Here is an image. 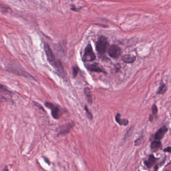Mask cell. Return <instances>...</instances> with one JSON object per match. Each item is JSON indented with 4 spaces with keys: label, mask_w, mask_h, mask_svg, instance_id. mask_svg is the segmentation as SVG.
Instances as JSON below:
<instances>
[{
    "label": "cell",
    "mask_w": 171,
    "mask_h": 171,
    "mask_svg": "<svg viewBox=\"0 0 171 171\" xmlns=\"http://www.w3.org/2000/svg\"><path fill=\"white\" fill-rule=\"evenodd\" d=\"M44 48L48 63L56 71L57 74L59 75V76L62 78H65L66 74L63 65L60 61L56 58L55 55L49 45L47 43H44Z\"/></svg>",
    "instance_id": "6da1fadb"
},
{
    "label": "cell",
    "mask_w": 171,
    "mask_h": 171,
    "mask_svg": "<svg viewBox=\"0 0 171 171\" xmlns=\"http://www.w3.org/2000/svg\"><path fill=\"white\" fill-rule=\"evenodd\" d=\"M108 42L107 39L104 36H100L96 42V50L98 54L100 55H103L107 52L108 47Z\"/></svg>",
    "instance_id": "7a4b0ae2"
},
{
    "label": "cell",
    "mask_w": 171,
    "mask_h": 171,
    "mask_svg": "<svg viewBox=\"0 0 171 171\" xmlns=\"http://www.w3.org/2000/svg\"><path fill=\"white\" fill-rule=\"evenodd\" d=\"M45 106L47 108L51 110L52 116L55 119H59L62 114V111L60 107L57 105H55L53 103L46 102L45 103Z\"/></svg>",
    "instance_id": "3957f363"
},
{
    "label": "cell",
    "mask_w": 171,
    "mask_h": 171,
    "mask_svg": "<svg viewBox=\"0 0 171 171\" xmlns=\"http://www.w3.org/2000/svg\"><path fill=\"white\" fill-rule=\"evenodd\" d=\"M96 59V56L94 53L92 46L91 44H89L85 49L84 54L83 56L82 60L84 62H92L95 60Z\"/></svg>",
    "instance_id": "277c9868"
},
{
    "label": "cell",
    "mask_w": 171,
    "mask_h": 171,
    "mask_svg": "<svg viewBox=\"0 0 171 171\" xmlns=\"http://www.w3.org/2000/svg\"><path fill=\"white\" fill-rule=\"evenodd\" d=\"M12 92L9 90L7 87L0 83V99L7 100L8 96H11Z\"/></svg>",
    "instance_id": "5b68a950"
},
{
    "label": "cell",
    "mask_w": 171,
    "mask_h": 171,
    "mask_svg": "<svg viewBox=\"0 0 171 171\" xmlns=\"http://www.w3.org/2000/svg\"><path fill=\"white\" fill-rule=\"evenodd\" d=\"M158 160L159 159L155 158L154 156V155H150L149 159L145 161V164L147 168L150 169V168L154 167V169L156 168L157 170L158 169L157 162H158Z\"/></svg>",
    "instance_id": "8992f818"
},
{
    "label": "cell",
    "mask_w": 171,
    "mask_h": 171,
    "mask_svg": "<svg viewBox=\"0 0 171 171\" xmlns=\"http://www.w3.org/2000/svg\"><path fill=\"white\" fill-rule=\"evenodd\" d=\"M87 68L91 72L103 73L107 74V72L105 69L102 68L98 63H95L92 64L87 65Z\"/></svg>",
    "instance_id": "52a82bcc"
},
{
    "label": "cell",
    "mask_w": 171,
    "mask_h": 171,
    "mask_svg": "<svg viewBox=\"0 0 171 171\" xmlns=\"http://www.w3.org/2000/svg\"><path fill=\"white\" fill-rule=\"evenodd\" d=\"M121 50L120 47L117 45H112L109 48V55L113 58H118L120 54Z\"/></svg>",
    "instance_id": "ba28073f"
},
{
    "label": "cell",
    "mask_w": 171,
    "mask_h": 171,
    "mask_svg": "<svg viewBox=\"0 0 171 171\" xmlns=\"http://www.w3.org/2000/svg\"><path fill=\"white\" fill-rule=\"evenodd\" d=\"M168 130V129L165 126L161 128L158 131L156 132V134L154 135V139L158 141L161 140L162 138L164 137L165 133L167 132Z\"/></svg>",
    "instance_id": "9c48e42d"
},
{
    "label": "cell",
    "mask_w": 171,
    "mask_h": 171,
    "mask_svg": "<svg viewBox=\"0 0 171 171\" xmlns=\"http://www.w3.org/2000/svg\"><path fill=\"white\" fill-rule=\"evenodd\" d=\"M136 59V57L134 55H131V54H127L123 56V62L127 63H134Z\"/></svg>",
    "instance_id": "30bf717a"
},
{
    "label": "cell",
    "mask_w": 171,
    "mask_h": 171,
    "mask_svg": "<svg viewBox=\"0 0 171 171\" xmlns=\"http://www.w3.org/2000/svg\"><path fill=\"white\" fill-rule=\"evenodd\" d=\"M116 120L120 125L127 126L129 124V121L127 119H121L120 113H118L116 115Z\"/></svg>",
    "instance_id": "8fae6325"
},
{
    "label": "cell",
    "mask_w": 171,
    "mask_h": 171,
    "mask_svg": "<svg viewBox=\"0 0 171 171\" xmlns=\"http://www.w3.org/2000/svg\"><path fill=\"white\" fill-rule=\"evenodd\" d=\"M162 147V144L160 141L155 140L151 144V149L154 151L158 150Z\"/></svg>",
    "instance_id": "7c38bea8"
},
{
    "label": "cell",
    "mask_w": 171,
    "mask_h": 171,
    "mask_svg": "<svg viewBox=\"0 0 171 171\" xmlns=\"http://www.w3.org/2000/svg\"><path fill=\"white\" fill-rule=\"evenodd\" d=\"M84 93L88 103L91 104L92 101V94L89 88H88L87 87L85 88L84 89Z\"/></svg>",
    "instance_id": "4fadbf2b"
},
{
    "label": "cell",
    "mask_w": 171,
    "mask_h": 171,
    "mask_svg": "<svg viewBox=\"0 0 171 171\" xmlns=\"http://www.w3.org/2000/svg\"><path fill=\"white\" fill-rule=\"evenodd\" d=\"M71 124H68V125H67L62 126L61 128L59 134H64L65 133L68 132V131H69L70 129L71 128Z\"/></svg>",
    "instance_id": "5bb4252c"
},
{
    "label": "cell",
    "mask_w": 171,
    "mask_h": 171,
    "mask_svg": "<svg viewBox=\"0 0 171 171\" xmlns=\"http://www.w3.org/2000/svg\"><path fill=\"white\" fill-rule=\"evenodd\" d=\"M166 91H167V87L164 84V83H162L160 85L157 93L158 94H163L166 92Z\"/></svg>",
    "instance_id": "9a60e30c"
},
{
    "label": "cell",
    "mask_w": 171,
    "mask_h": 171,
    "mask_svg": "<svg viewBox=\"0 0 171 171\" xmlns=\"http://www.w3.org/2000/svg\"><path fill=\"white\" fill-rule=\"evenodd\" d=\"M85 111H86V112H87V115L88 117V118L90 120L93 119V116H92V114L89 111L88 108L87 106H85Z\"/></svg>",
    "instance_id": "2e32d148"
},
{
    "label": "cell",
    "mask_w": 171,
    "mask_h": 171,
    "mask_svg": "<svg viewBox=\"0 0 171 171\" xmlns=\"http://www.w3.org/2000/svg\"><path fill=\"white\" fill-rule=\"evenodd\" d=\"M78 70H79V69L77 67L74 66L73 68V75L74 77H75L77 75L78 73Z\"/></svg>",
    "instance_id": "e0dca14e"
},
{
    "label": "cell",
    "mask_w": 171,
    "mask_h": 171,
    "mask_svg": "<svg viewBox=\"0 0 171 171\" xmlns=\"http://www.w3.org/2000/svg\"><path fill=\"white\" fill-rule=\"evenodd\" d=\"M152 112L154 115H156L158 113V108H157L156 105H153V106L152 107Z\"/></svg>",
    "instance_id": "ac0fdd59"
},
{
    "label": "cell",
    "mask_w": 171,
    "mask_h": 171,
    "mask_svg": "<svg viewBox=\"0 0 171 171\" xmlns=\"http://www.w3.org/2000/svg\"><path fill=\"white\" fill-rule=\"evenodd\" d=\"M164 151H165V152H167L170 153V152H171V147H169L167 148L164 149Z\"/></svg>",
    "instance_id": "d6986e66"
},
{
    "label": "cell",
    "mask_w": 171,
    "mask_h": 171,
    "mask_svg": "<svg viewBox=\"0 0 171 171\" xmlns=\"http://www.w3.org/2000/svg\"><path fill=\"white\" fill-rule=\"evenodd\" d=\"M149 119H150V121L152 122L153 119V117H152V116H150V118H149Z\"/></svg>",
    "instance_id": "ffe728a7"
},
{
    "label": "cell",
    "mask_w": 171,
    "mask_h": 171,
    "mask_svg": "<svg viewBox=\"0 0 171 171\" xmlns=\"http://www.w3.org/2000/svg\"><path fill=\"white\" fill-rule=\"evenodd\" d=\"M3 171H9L7 167H5L4 168V169H3Z\"/></svg>",
    "instance_id": "44dd1931"
}]
</instances>
